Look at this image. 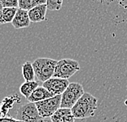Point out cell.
Wrapping results in <instances>:
<instances>
[{"mask_svg": "<svg viewBox=\"0 0 127 122\" xmlns=\"http://www.w3.org/2000/svg\"><path fill=\"white\" fill-rule=\"evenodd\" d=\"M52 97H54V96L50 92H48V90H47L44 87L39 86L33 92V94L29 97L27 100L29 101V103H37Z\"/></svg>", "mask_w": 127, "mask_h": 122, "instance_id": "obj_11", "label": "cell"}, {"mask_svg": "<svg viewBox=\"0 0 127 122\" xmlns=\"http://www.w3.org/2000/svg\"><path fill=\"white\" fill-rule=\"evenodd\" d=\"M35 104L40 117L42 118H51L57 110L60 108L61 95L54 96Z\"/></svg>", "mask_w": 127, "mask_h": 122, "instance_id": "obj_5", "label": "cell"}, {"mask_svg": "<svg viewBox=\"0 0 127 122\" xmlns=\"http://www.w3.org/2000/svg\"><path fill=\"white\" fill-rule=\"evenodd\" d=\"M47 4H41L33 7V9L29 11V16H30V21L37 23L46 21V13H47Z\"/></svg>", "mask_w": 127, "mask_h": 122, "instance_id": "obj_9", "label": "cell"}, {"mask_svg": "<svg viewBox=\"0 0 127 122\" xmlns=\"http://www.w3.org/2000/svg\"><path fill=\"white\" fill-rule=\"evenodd\" d=\"M22 75L25 81L35 80V72H34L33 63L26 62L22 65Z\"/></svg>", "mask_w": 127, "mask_h": 122, "instance_id": "obj_14", "label": "cell"}, {"mask_svg": "<svg viewBox=\"0 0 127 122\" xmlns=\"http://www.w3.org/2000/svg\"><path fill=\"white\" fill-rule=\"evenodd\" d=\"M3 7L7 8H19V0H1Z\"/></svg>", "mask_w": 127, "mask_h": 122, "instance_id": "obj_18", "label": "cell"}, {"mask_svg": "<svg viewBox=\"0 0 127 122\" xmlns=\"http://www.w3.org/2000/svg\"><path fill=\"white\" fill-rule=\"evenodd\" d=\"M16 119L22 122H37L40 117L35 103H28L19 107L17 110Z\"/></svg>", "mask_w": 127, "mask_h": 122, "instance_id": "obj_6", "label": "cell"}, {"mask_svg": "<svg viewBox=\"0 0 127 122\" xmlns=\"http://www.w3.org/2000/svg\"><path fill=\"white\" fill-rule=\"evenodd\" d=\"M57 62L58 61L47 57H39L34 61L33 66L37 82L43 84L53 77Z\"/></svg>", "mask_w": 127, "mask_h": 122, "instance_id": "obj_2", "label": "cell"}, {"mask_svg": "<svg viewBox=\"0 0 127 122\" xmlns=\"http://www.w3.org/2000/svg\"><path fill=\"white\" fill-rule=\"evenodd\" d=\"M68 80L60 79V78L52 77L47 81L42 84V86L50 92L53 96L62 95V94L66 90L69 85Z\"/></svg>", "mask_w": 127, "mask_h": 122, "instance_id": "obj_7", "label": "cell"}, {"mask_svg": "<svg viewBox=\"0 0 127 122\" xmlns=\"http://www.w3.org/2000/svg\"><path fill=\"white\" fill-rule=\"evenodd\" d=\"M80 71L79 62L70 58H64L57 62L53 77L68 80Z\"/></svg>", "mask_w": 127, "mask_h": 122, "instance_id": "obj_4", "label": "cell"}, {"mask_svg": "<svg viewBox=\"0 0 127 122\" xmlns=\"http://www.w3.org/2000/svg\"><path fill=\"white\" fill-rule=\"evenodd\" d=\"M0 122H22V121H20L18 120H16V118L3 117H2L1 119H0Z\"/></svg>", "mask_w": 127, "mask_h": 122, "instance_id": "obj_19", "label": "cell"}, {"mask_svg": "<svg viewBox=\"0 0 127 122\" xmlns=\"http://www.w3.org/2000/svg\"><path fill=\"white\" fill-rule=\"evenodd\" d=\"M39 87V83L37 81H25L20 87V92L24 97L28 99L29 97L33 94V92Z\"/></svg>", "mask_w": 127, "mask_h": 122, "instance_id": "obj_12", "label": "cell"}, {"mask_svg": "<svg viewBox=\"0 0 127 122\" xmlns=\"http://www.w3.org/2000/svg\"><path fill=\"white\" fill-rule=\"evenodd\" d=\"M98 107V99L91 94L85 92L82 98L71 109L75 119H86L94 117Z\"/></svg>", "mask_w": 127, "mask_h": 122, "instance_id": "obj_1", "label": "cell"}, {"mask_svg": "<svg viewBox=\"0 0 127 122\" xmlns=\"http://www.w3.org/2000/svg\"><path fill=\"white\" fill-rule=\"evenodd\" d=\"M46 4H47L48 10L58 11L61 9L63 1L62 0H47Z\"/></svg>", "mask_w": 127, "mask_h": 122, "instance_id": "obj_17", "label": "cell"}, {"mask_svg": "<svg viewBox=\"0 0 127 122\" xmlns=\"http://www.w3.org/2000/svg\"><path fill=\"white\" fill-rule=\"evenodd\" d=\"M37 122H52L51 118H42L37 121Z\"/></svg>", "mask_w": 127, "mask_h": 122, "instance_id": "obj_20", "label": "cell"}, {"mask_svg": "<svg viewBox=\"0 0 127 122\" xmlns=\"http://www.w3.org/2000/svg\"><path fill=\"white\" fill-rule=\"evenodd\" d=\"M44 3H47L46 0H19V8L29 11L37 6Z\"/></svg>", "mask_w": 127, "mask_h": 122, "instance_id": "obj_15", "label": "cell"}, {"mask_svg": "<svg viewBox=\"0 0 127 122\" xmlns=\"http://www.w3.org/2000/svg\"><path fill=\"white\" fill-rule=\"evenodd\" d=\"M2 9H3V7H2V2H1V0H0V16H1V13H2ZM0 25H1V24H0Z\"/></svg>", "mask_w": 127, "mask_h": 122, "instance_id": "obj_21", "label": "cell"}, {"mask_svg": "<svg viewBox=\"0 0 127 122\" xmlns=\"http://www.w3.org/2000/svg\"><path fill=\"white\" fill-rule=\"evenodd\" d=\"M12 98L13 97H7V98H5L3 101L2 102L0 109H1L3 116L7 114V112H8V110L12 107L13 103H15V100H13Z\"/></svg>", "mask_w": 127, "mask_h": 122, "instance_id": "obj_16", "label": "cell"}, {"mask_svg": "<svg viewBox=\"0 0 127 122\" xmlns=\"http://www.w3.org/2000/svg\"><path fill=\"white\" fill-rule=\"evenodd\" d=\"M52 122H75V118L71 109L60 107L51 117Z\"/></svg>", "mask_w": 127, "mask_h": 122, "instance_id": "obj_10", "label": "cell"}, {"mask_svg": "<svg viewBox=\"0 0 127 122\" xmlns=\"http://www.w3.org/2000/svg\"><path fill=\"white\" fill-rule=\"evenodd\" d=\"M18 8H7L3 7L2 11L1 16H0V24L3 25L7 23H11L14 17L17 12Z\"/></svg>", "mask_w": 127, "mask_h": 122, "instance_id": "obj_13", "label": "cell"}, {"mask_svg": "<svg viewBox=\"0 0 127 122\" xmlns=\"http://www.w3.org/2000/svg\"><path fill=\"white\" fill-rule=\"evenodd\" d=\"M2 117H3V114H2V112L1 111V109H0V119H1Z\"/></svg>", "mask_w": 127, "mask_h": 122, "instance_id": "obj_22", "label": "cell"}, {"mask_svg": "<svg viewBox=\"0 0 127 122\" xmlns=\"http://www.w3.org/2000/svg\"><path fill=\"white\" fill-rule=\"evenodd\" d=\"M30 19L29 16V12L27 11L22 10L21 8H18L17 12L14 17L11 24L15 29H21L27 28L30 25Z\"/></svg>", "mask_w": 127, "mask_h": 122, "instance_id": "obj_8", "label": "cell"}, {"mask_svg": "<svg viewBox=\"0 0 127 122\" xmlns=\"http://www.w3.org/2000/svg\"><path fill=\"white\" fill-rule=\"evenodd\" d=\"M85 94L83 86L79 83H70L66 90L61 95L62 108L72 109L82 96Z\"/></svg>", "mask_w": 127, "mask_h": 122, "instance_id": "obj_3", "label": "cell"}]
</instances>
